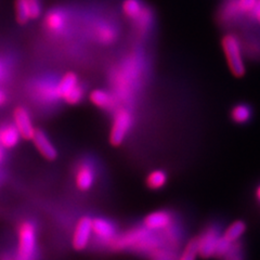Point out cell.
Returning a JSON list of instances; mask_svg holds the SVG:
<instances>
[{
	"label": "cell",
	"mask_w": 260,
	"mask_h": 260,
	"mask_svg": "<svg viewBox=\"0 0 260 260\" xmlns=\"http://www.w3.org/2000/svg\"><path fill=\"white\" fill-rule=\"evenodd\" d=\"M37 229L31 220H24L18 229V247L14 254L3 253L0 260H37Z\"/></svg>",
	"instance_id": "6da1fadb"
},
{
	"label": "cell",
	"mask_w": 260,
	"mask_h": 260,
	"mask_svg": "<svg viewBox=\"0 0 260 260\" xmlns=\"http://www.w3.org/2000/svg\"><path fill=\"white\" fill-rule=\"evenodd\" d=\"M221 48L232 75L242 78L246 74V59L243 52L240 38L234 30H226L221 36Z\"/></svg>",
	"instance_id": "7a4b0ae2"
},
{
	"label": "cell",
	"mask_w": 260,
	"mask_h": 260,
	"mask_svg": "<svg viewBox=\"0 0 260 260\" xmlns=\"http://www.w3.org/2000/svg\"><path fill=\"white\" fill-rule=\"evenodd\" d=\"M56 91L60 100L71 105L80 103L85 96V88L80 84L79 78L74 72L65 73L58 80Z\"/></svg>",
	"instance_id": "3957f363"
},
{
	"label": "cell",
	"mask_w": 260,
	"mask_h": 260,
	"mask_svg": "<svg viewBox=\"0 0 260 260\" xmlns=\"http://www.w3.org/2000/svg\"><path fill=\"white\" fill-rule=\"evenodd\" d=\"M217 25L226 30H233L239 26H248V21L240 11L237 0H224L216 12Z\"/></svg>",
	"instance_id": "277c9868"
},
{
	"label": "cell",
	"mask_w": 260,
	"mask_h": 260,
	"mask_svg": "<svg viewBox=\"0 0 260 260\" xmlns=\"http://www.w3.org/2000/svg\"><path fill=\"white\" fill-rule=\"evenodd\" d=\"M134 115L129 109L117 108L114 111L113 123L110 132V143L114 146L123 144L134 126Z\"/></svg>",
	"instance_id": "5b68a950"
},
{
	"label": "cell",
	"mask_w": 260,
	"mask_h": 260,
	"mask_svg": "<svg viewBox=\"0 0 260 260\" xmlns=\"http://www.w3.org/2000/svg\"><path fill=\"white\" fill-rule=\"evenodd\" d=\"M222 235V224L219 221L208 223L200 235L199 241V256L203 259H214L217 243Z\"/></svg>",
	"instance_id": "8992f818"
},
{
	"label": "cell",
	"mask_w": 260,
	"mask_h": 260,
	"mask_svg": "<svg viewBox=\"0 0 260 260\" xmlns=\"http://www.w3.org/2000/svg\"><path fill=\"white\" fill-rule=\"evenodd\" d=\"M243 48L245 59L259 62L260 61V34L257 31L251 32V29L246 26L237 32Z\"/></svg>",
	"instance_id": "52a82bcc"
},
{
	"label": "cell",
	"mask_w": 260,
	"mask_h": 260,
	"mask_svg": "<svg viewBox=\"0 0 260 260\" xmlns=\"http://www.w3.org/2000/svg\"><path fill=\"white\" fill-rule=\"evenodd\" d=\"M92 218L89 216L81 217L72 238V246L76 251H83L89 245L92 237Z\"/></svg>",
	"instance_id": "ba28073f"
},
{
	"label": "cell",
	"mask_w": 260,
	"mask_h": 260,
	"mask_svg": "<svg viewBox=\"0 0 260 260\" xmlns=\"http://www.w3.org/2000/svg\"><path fill=\"white\" fill-rule=\"evenodd\" d=\"M56 85L58 80H53L51 78H44L35 83L31 89V93L35 99L39 102L44 103H54L59 99L58 91H56Z\"/></svg>",
	"instance_id": "9c48e42d"
},
{
	"label": "cell",
	"mask_w": 260,
	"mask_h": 260,
	"mask_svg": "<svg viewBox=\"0 0 260 260\" xmlns=\"http://www.w3.org/2000/svg\"><path fill=\"white\" fill-rule=\"evenodd\" d=\"M68 12L61 8H54L49 10L44 19V27L46 31L52 35H60L68 27Z\"/></svg>",
	"instance_id": "30bf717a"
},
{
	"label": "cell",
	"mask_w": 260,
	"mask_h": 260,
	"mask_svg": "<svg viewBox=\"0 0 260 260\" xmlns=\"http://www.w3.org/2000/svg\"><path fill=\"white\" fill-rule=\"evenodd\" d=\"M13 124L24 140H31L36 129L32 125L29 112L24 107H18L13 111Z\"/></svg>",
	"instance_id": "8fae6325"
},
{
	"label": "cell",
	"mask_w": 260,
	"mask_h": 260,
	"mask_svg": "<svg viewBox=\"0 0 260 260\" xmlns=\"http://www.w3.org/2000/svg\"><path fill=\"white\" fill-rule=\"evenodd\" d=\"M95 181V168L90 161L83 160L75 170V183L77 189L86 192L90 190Z\"/></svg>",
	"instance_id": "7c38bea8"
},
{
	"label": "cell",
	"mask_w": 260,
	"mask_h": 260,
	"mask_svg": "<svg viewBox=\"0 0 260 260\" xmlns=\"http://www.w3.org/2000/svg\"><path fill=\"white\" fill-rule=\"evenodd\" d=\"M175 216L169 210H156L144 218L143 225L146 229L153 231H160L174 224Z\"/></svg>",
	"instance_id": "4fadbf2b"
},
{
	"label": "cell",
	"mask_w": 260,
	"mask_h": 260,
	"mask_svg": "<svg viewBox=\"0 0 260 260\" xmlns=\"http://www.w3.org/2000/svg\"><path fill=\"white\" fill-rule=\"evenodd\" d=\"M31 141L40 155L45 159L54 160L58 157V150H56L55 145L51 142L50 138L47 136L44 130L36 129L34 136L31 138Z\"/></svg>",
	"instance_id": "5bb4252c"
},
{
	"label": "cell",
	"mask_w": 260,
	"mask_h": 260,
	"mask_svg": "<svg viewBox=\"0 0 260 260\" xmlns=\"http://www.w3.org/2000/svg\"><path fill=\"white\" fill-rule=\"evenodd\" d=\"M89 99L94 107L104 111H115L119 108L116 95L103 89H94L89 94Z\"/></svg>",
	"instance_id": "9a60e30c"
},
{
	"label": "cell",
	"mask_w": 260,
	"mask_h": 260,
	"mask_svg": "<svg viewBox=\"0 0 260 260\" xmlns=\"http://www.w3.org/2000/svg\"><path fill=\"white\" fill-rule=\"evenodd\" d=\"M94 39L101 45H112L118 38V29L111 22L101 21L93 26Z\"/></svg>",
	"instance_id": "2e32d148"
},
{
	"label": "cell",
	"mask_w": 260,
	"mask_h": 260,
	"mask_svg": "<svg viewBox=\"0 0 260 260\" xmlns=\"http://www.w3.org/2000/svg\"><path fill=\"white\" fill-rule=\"evenodd\" d=\"M116 226L109 219L98 217L92 219V234L104 243L111 242L116 237Z\"/></svg>",
	"instance_id": "e0dca14e"
},
{
	"label": "cell",
	"mask_w": 260,
	"mask_h": 260,
	"mask_svg": "<svg viewBox=\"0 0 260 260\" xmlns=\"http://www.w3.org/2000/svg\"><path fill=\"white\" fill-rule=\"evenodd\" d=\"M22 139L14 124L0 125V146L5 150L13 149Z\"/></svg>",
	"instance_id": "ac0fdd59"
},
{
	"label": "cell",
	"mask_w": 260,
	"mask_h": 260,
	"mask_svg": "<svg viewBox=\"0 0 260 260\" xmlns=\"http://www.w3.org/2000/svg\"><path fill=\"white\" fill-rule=\"evenodd\" d=\"M230 118L237 125L248 124L253 118V108L245 102L235 103L230 110Z\"/></svg>",
	"instance_id": "d6986e66"
},
{
	"label": "cell",
	"mask_w": 260,
	"mask_h": 260,
	"mask_svg": "<svg viewBox=\"0 0 260 260\" xmlns=\"http://www.w3.org/2000/svg\"><path fill=\"white\" fill-rule=\"evenodd\" d=\"M145 7L142 0H124L121 4V11L128 20L134 23L141 15Z\"/></svg>",
	"instance_id": "ffe728a7"
},
{
	"label": "cell",
	"mask_w": 260,
	"mask_h": 260,
	"mask_svg": "<svg viewBox=\"0 0 260 260\" xmlns=\"http://www.w3.org/2000/svg\"><path fill=\"white\" fill-rule=\"evenodd\" d=\"M247 224L243 220H235L226 226V229L222 232V237L230 243L240 241L245 234Z\"/></svg>",
	"instance_id": "44dd1931"
},
{
	"label": "cell",
	"mask_w": 260,
	"mask_h": 260,
	"mask_svg": "<svg viewBox=\"0 0 260 260\" xmlns=\"http://www.w3.org/2000/svg\"><path fill=\"white\" fill-rule=\"evenodd\" d=\"M167 181V173L161 169H155L151 172L146 178V185L151 190H160L166 185Z\"/></svg>",
	"instance_id": "7402d4cb"
},
{
	"label": "cell",
	"mask_w": 260,
	"mask_h": 260,
	"mask_svg": "<svg viewBox=\"0 0 260 260\" xmlns=\"http://www.w3.org/2000/svg\"><path fill=\"white\" fill-rule=\"evenodd\" d=\"M15 20L20 25H26L30 19V11L27 0H15Z\"/></svg>",
	"instance_id": "603a6c76"
},
{
	"label": "cell",
	"mask_w": 260,
	"mask_h": 260,
	"mask_svg": "<svg viewBox=\"0 0 260 260\" xmlns=\"http://www.w3.org/2000/svg\"><path fill=\"white\" fill-rule=\"evenodd\" d=\"M258 4L259 0H237V5L240 11L243 13L244 16H245L246 20L248 21L249 24H251V25L255 23L254 13L255 10L257 9Z\"/></svg>",
	"instance_id": "cb8c5ba5"
},
{
	"label": "cell",
	"mask_w": 260,
	"mask_h": 260,
	"mask_svg": "<svg viewBox=\"0 0 260 260\" xmlns=\"http://www.w3.org/2000/svg\"><path fill=\"white\" fill-rule=\"evenodd\" d=\"M199 257V241L198 237L192 238L183 247L181 254L177 260H197Z\"/></svg>",
	"instance_id": "d4e9b609"
},
{
	"label": "cell",
	"mask_w": 260,
	"mask_h": 260,
	"mask_svg": "<svg viewBox=\"0 0 260 260\" xmlns=\"http://www.w3.org/2000/svg\"><path fill=\"white\" fill-rule=\"evenodd\" d=\"M179 256V249L170 247L157 248L149 255L150 260H177Z\"/></svg>",
	"instance_id": "484cf974"
},
{
	"label": "cell",
	"mask_w": 260,
	"mask_h": 260,
	"mask_svg": "<svg viewBox=\"0 0 260 260\" xmlns=\"http://www.w3.org/2000/svg\"><path fill=\"white\" fill-rule=\"evenodd\" d=\"M221 260H246L245 257V246L242 240L232 243L230 250Z\"/></svg>",
	"instance_id": "4316f807"
},
{
	"label": "cell",
	"mask_w": 260,
	"mask_h": 260,
	"mask_svg": "<svg viewBox=\"0 0 260 260\" xmlns=\"http://www.w3.org/2000/svg\"><path fill=\"white\" fill-rule=\"evenodd\" d=\"M231 246H232V243L228 242L221 235L220 239H219V241L217 243V247H216V250H215L214 259L221 260L226 255L228 251L230 250Z\"/></svg>",
	"instance_id": "83f0119b"
},
{
	"label": "cell",
	"mask_w": 260,
	"mask_h": 260,
	"mask_svg": "<svg viewBox=\"0 0 260 260\" xmlns=\"http://www.w3.org/2000/svg\"><path fill=\"white\" fill-rule=\"evenodd\" d=\"M6 76H7V67L3 62V60L0 59V81H2L4 78H6Z\"/></svg>",
	"instance_id": "f1b7e54d"
},
{
	"label": "cell",
	"mask_w": 260,
	"mask_h": 260,
	"mask_svg": "<svg viewBox=\"0 0 260 260\" xmlns=\"http://www.w3.org/2000/svg\"><path fill=\"white\" fill-rule=\"evenodd\" d=\"M254 21L256 24H258L259 27H260V7L258 6L257 9L255 10V13H254Z\"/></svg>",
	"instance_id": "f546056e"
},
{
	"label": "cell",
	"mask_w": 260,
	"mask_h": 260,
	"mask_svg": "<svg viewBox=\"0 0 260 260\" xmlns=\"http://www.w3.org/2000/svg\"><path fill=\"white\" fill-rule=\"evenodd\" d=\"M6 159V150L3 148V146H0V165L3 164Z\"/></svg>",
	"instance_id": "4dcf8cb0"
},
{
	"label": "cell",
	"mask_w": 260,
	"mask_h": 260,
	"mask_svg": "<svg viewBox=\"0 0 260 260\" xmlns=\"http://www.w3.org/2000/svg\"><path fill=\"white\" fill-rule=\"evenodd\" d=\"M6 101H7V94L3 90H0V105L5 104Z\"/></svg>",
	"instance_id": "1f68e13d"
},
{
	"label": "cell",
	"mask_w": 260,
	"mask_h": 260,
	"mask_svg": "<svg viewBox=\"0 0 260 260\" xmlns=\"http://www.w3.org/2000/svg\"><path fill=\"white\" fill-rule=\"evenodd\" d=\"M255 199L260 204V183L257 185V188L255 190Z\"/></svg>",
	"instance_id": "d6a6232c"
},
{
	"label": "cell",
	"mask_w": 260,
	"mask_h": 260,
	"mask_svg": "<svg viewBox=\"0 0 260 260\" xmlns=\"http://www.w3.org/2000/svg\"><path fill=\"white\" fill-rule=\"evenodd\" d=\"M258 6H259V7H260V0H259V4H258Z\"/></svg>",
	"instance_id": "836d02e7"
}]
</instances>
